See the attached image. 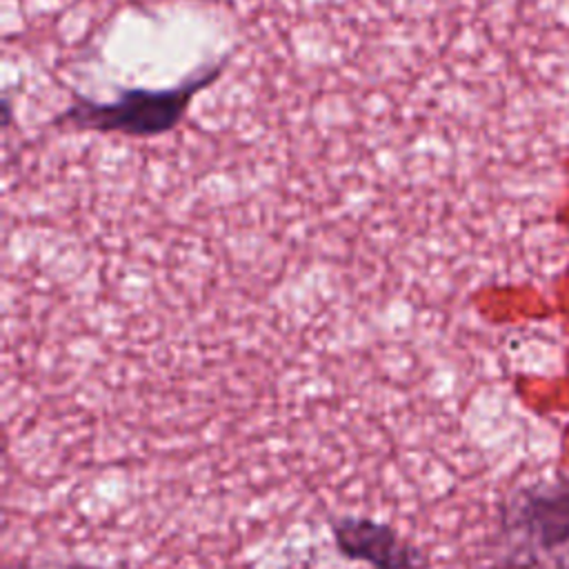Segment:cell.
I'll list each match as a JSON object with an SVG mask.
<instances>
[{"label":"cell","instance_id":"obj_3","mask_svg":"<svg viewBox=\"0 0 569 569\" xmlns=\"http://www.w3.org/2000/svg\"><path fill=\"white\" fill-rule=\"evenodd\" d=\"M13 569H27V567H13ZM36 569H93V567H36Z\"/></svg>","mask_w":569,"mask_h":569},{"label":"cell","instance_id":"obj_1","mask_svg":"<svg viewBox=\"0 0 569 569\" xmlns=\"http://www.w3.org/2000/svg\"><path fill=\"white\" fill-rule=\"evenodd\" d=\"M227 62L216 60L207 69L196 71L180 84L164 89H124L113 100L76 98L64 111L53 118V124H69L73 129L120 133L129 138H153L176 129L189 111L193 98L207 89Z\"/></svg>","mask_w":569,"mask_h":569},{"label":"cell","instance_id":"obj_2","mask_svg":"<svg viewBox=\"0 0 569 569\" xmlns=\"http://www.w3.org/2000/svg\"><path fill=\"white\" fill-rule=\"evenodd\" d=\"M333 536L345 556L369 562L373 569H422L418 553L380 522L342 518L333 525Z\"/></svg>","mask_w":569,"mask_h":569}]
</instances>
